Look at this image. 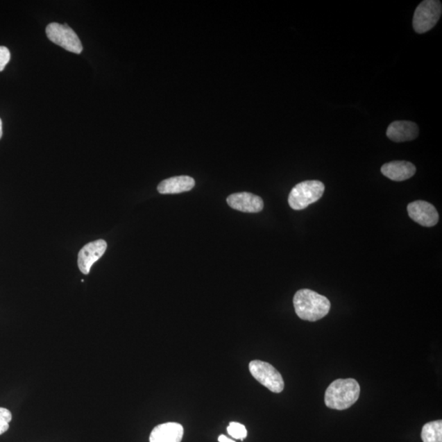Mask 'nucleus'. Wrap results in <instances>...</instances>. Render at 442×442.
I'll list each match as a JSON object with an SVG mask.
<instances>
[{
  "instance_id": "f257e3e1",
  "label": "nucleus",
  "mask_w": 442,
  "mask_h": 442,
  "mask_svg": "<svg viewBox=\"0 0 442 442\" xmlns=\"http://www.w3.org/2000/svg\"><path fill=\"white\" fill-rule=\"evenodd\" d=\"M295 312L303 321L314 322L321 320L329 314L330 300L325 296L309 289H300L294 298Z\"/></svg>"
},
{
  "instance_id": "f03ea898",
  "label": "nucleus",
  "mask_w": 442,
  "mask_h": 442,
  "mask_svg": "<svg viewBox=\"0 0 442 442\" xmlns=\"http://www.w3.org/2000/svg\"><path fill=\"white\" fill-rule=\"evenodd\" d=\"M361 386L354 378L337 380L328 387L325 396L326 407L337 410L349 409L357 402Z\"/></svg>"
},
{
  "instance_id": "7ed1b4c3",
  "label": "nucleus",
  "mask_w": 442,
  "mask_h": 442,
  "mask_svg": "<svg viewBox=\"0 0 442 442\" xmlns=\"http://www.w3.org/2000/svg\"><path fill=\"white\" fill-rule=\"evenodd\" d=\"M325 187L318 180L303 181L291 190L289 203L294 210H303L316 203L325 193Z\"/></svg>"
},
{
  "instance_id": "20e7f679",
  "label": "nucleus",
  "mask_w": 442,
  "mask_h": 442,
  "mask_svg": "<svg viewBox=\"0 0 442 442\" xmlns=\"http://www.w3.org/2000/svg\"><path fill=\"white\" fill-rule=\"evenodd\" d=\"M442 12L441 3L436 0H425L414 12L413 26L418 34L427 33L439 22Z\"/></svg>"
},
{
  "instance_id": "39448f33",
  "label": "nucleus",
  "mask_w": 442,
  "mask_h": 442,
  "mask_svg": "<svg viewBox=\"0 0 442 442\" xmlns=\"http://www.w3.org/2000/svg\"><path fill=\"white\" fill-rule=\"evenodd\" d=\"M250 375L260 384L275 393H280L284 389V382L280 373L271 364L262 361H253L249 364Z\"/></svg>"
},
{
  "instance_id": "423d86ee",
  "label": "nucleus",
  "mask_w": 442,
  "mask_h": 442,
  "mask_svg": "<svg viewBox=\"0 0 442 442\" xmlns=\"http://www.w3.org/2000/svg\"><path fill=\"white\" fill-rule=\"evenodd\" d=\"M46 35L53 43L67 51L79 54L83 50L81 41L71 27L53 22L46 27Z\"/></svg>"
},
{
  "instance_id": "0eeeda50",
  "label": "nucleus",
  "mask_w": 442,
  "mask_h": 442,
  "mask_svg": "<svg viewBox=\"0 0 442 442\" xmlns=\"http://www.w3.org/2000/svg\"><path fill=\"white\" fill-rule=\"evenodd\" d=\"M108 244L106 241L99 239L86 244L80 250L78 255V266L84 275H89L91 267L99 261L106 252Z\"/></svg>"
},
{
  "instance_id": "6e6552de",
  "label": "nucleus",
  "mask_w": 442,
  "mask_h": 442,
  "mask_svg": "<svg viewBox=\"0 0 442 442\" xmlns=\"http://www.w3.org/2000/svg\"><path fill=\"white\" fill-rule=\"evenodd\" d=\"M410 218L418 224L425 227H432L439 221V212L434 206L425 201H416L408 205Z\"/></svg>"
},
{
  "instance_id": "1a4fd4ad",
  "label": "nucleus",
  "mask_w": 442,
  "mask_h": 442,
  "mask_svg": "<svg viewBox=\"0 0 442 442\" xmlns=\"http://www.w3.org/2000/svg\"><path fill=\"white\" fill-rule=\"evenodd\" d=\"M227 203L235 210L247 213H258L264 208L262 198L250 193L231 194L227 198Z\"/></svg>"
},
{
  "instance_id": "9d476101",
  "label": "nucleus",
  "mask_w": 442,
  "mask_h": 442,
  "mask_svg": "<svg viewBox=\"0 0 442 442\" xmlns=\"http://www.w3.org/2000/svg\"><path fill=\"white\" fill-rule=\"evenodd\" d=\"M184 427L180 423H166L153 428L150 434V442H181Z\"/></svg>"
},
{
  "instance_id": "9b49d317",
  "label": "nucleus",
  "mask_w": 442,
  "mask_h": 442,
  "mask_svg": "<svg viewBox=\"0 0 442 442\" xmlns=\"http://www.w3.org/2000/svg\"><path fill=\"white\" fill-rule=\"evenodd\" d=\"M418 135V127L416 123L411 121H394L386 130V136L398 143L416 139Z\"/></svg>"
},
{
  "instance_id": "f8f14e48",
  "label": "nucleus",
  "mask_w": 442,
  "mask_h": 442,
  "mask_svg": "<svg viewBox=\"0 0 442 442\" xmlns=\"http://www.w3.org/2000/svg\"><path fill=\"white\" fill-rule=\"evenodd\" d=\"M382 175L393 181H404L416 174V168L412 163L396 161L384 164L381 168Z\"/></svg>"
},
{
  "instance_id": "ddd939ff",
  "label": "nucleus",
  "mask_w": 442,
  "mask_h": 442,
  "mask_svg": "<svg viewBox=\"0 0 442 442\" xmlns=\"http://www.w3.org/2000/svg\"><path fill=\"white\" fill-rule=\"evenodd\" d=\"M195 186L194 178L181 176L164 180L158 186V191L162 194H176L188 192Z\"/></svg>"
},
{
  "instance_id": "4468645a",
  "label": "nucleus",
  "mask_w": 442,
  "mask_h": 442,
  "mask_svg": "<svg viewBox=\"0 0 442 442\" xmlns=\"http://www.w3.org/2000/svg\"><path fill=\"white\" fill-rule=\"evenodd\" d=\"M421 437L423 442H442V421H432L423 425Z\"/></svg>"
},
{
  "instance_id": "2eb2a0df",
  "label": "nucleus",
  "mask_w": 442,
  "mask_h": 442,
  "mask_svg": "<svg viewBox=\"0 0 442 442\" xmlns=\"http://www.w3.org/2000/svg\"><path fill=\"white\" fill-rule=\"evenodd\" d=\"M227 431L228 434L235 439L243 441L248 436V431L245 426L239 423L231 422L227 427Z\"/></svg>"
},
{
  "instance_id": "dca6fc26",
  "label": "nucleus",
  "mask_w": 442,
  "mask_h": 442,
  "mask_svg": "<svg viewBox=\"0 0 442 442\" xmlns=\"http://www.w3.org/2000/svg\"><path fill=\"white\" fill-rule=\"evenodd\" d=\"M12 421V414L8 409L0 407V435L8 430Z\"/></svg>"
},
{
  "instance_id": "f3484780",
  "label": "nucleus",
  "mask_w": 442,
  "mask_h": 442,
  "mask_svg": "<svg viewBox=\"0 0 442 442\" xmlns=\"http://www.w3.org/2000/svg\"><path fill=\"white\" fill-rule=\"evenodd\" d=\"M10 52L8 48L0 46V71H3L8 62L10 61Z\"/></svg>"
},
{
  "instance_id": "a211bd4d",
  "label": "nucleus",
  "mask_w": 442,
  "mask_h": 442,
  "mask_svg": "<svg viewBox=\"0 0 442 442\" xmlns=\"http://www.w3.org/2000/svg\"><path fill=\"white\" fill-rule=\"evenodd\" d=\"M219 442H236L233 440L228 439L225 435H221L218 439Z\"/></svg>"
},
{
  "instance_id": "6ab92c4d",
  "label": "nucleus",
  "mask_w": 442,
  "mask_h": 442,
  "mask_svg": "<svg viewBox=\"0 0 442 442\" xmlns=\"http://www.w3.org/2000/svg\"><path fill=\"white\" fill-rule=\"evenodd\" d=\"M3 135V126H2V121L0 119V139L2 138Z\"/></svg>"
}]
</instances>
